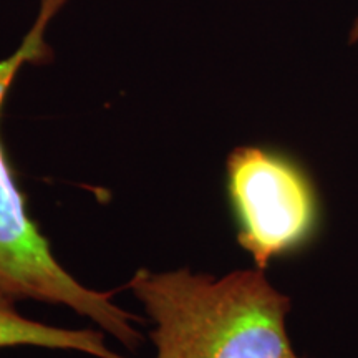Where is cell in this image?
I'll use <instances>...</instances> for the list:
<instances>
[{
	"mask_svg": "<svg viewBox=\"0 0 358 358\" xmlns=\"http://www.w3.org/2000/svg\"><path fill=\"white\" fill-rule=\"evenodd\" d=\"M128 287L153 320L158 358H303L285 329L290 299L262 268L221 279L140 268Z\"/></svg>",
	"mask_w": 358,
	"mask_h": 358,
	"instance_id": "6da1fadb",
	"label": "cell"
},
{
	"mask_svg": "<svg viewBox=\"0 0 358 358\" xmlns=\"http://www.w3.org/2000/svg\"><path fill=\"white\" fill-rule=\"evenodd\" d=\"M50 13L42 12L37 25L27 35L22 47L10 58L0 62V110L10 85L25 62L45 55L43 30ZM0 292L7 297L64 303L80 315L96 322L115 335L124 347L134 350L141 335L134 329L136 320L101 294L80 284L53 257L50 244L29 217L25 201L15 185L10 164L0 141Z\"/></svg>",
	"mask_w": 358,
	"mask_h": 358,
	"instance_id": "7a4b0ae2",
	"label": "cell"
},
{
	"mask_svg": "<svg viewBox=\"0 0 358 358\" xmlns=\"http://www.w3.org/2000/svg\"><path fill=\"white\" fill-rule=\"evenodd\" d=\"M237 241L257 268L307 243L315 231L317 198L299 164L259 146H239L226 161Z\"/></svg>",
	"mask_w": 358,
	"mask_h": 358,
	"instance_id": "3957f363",
	"label": "cell"
},
{
	"mask_svg": "<svg viewBox=\"0 0 358 358\" xmlns=\"http://www.w3.org/2000/svg\"><path fill=\"white\" fill-rule=\"evenodd\" d=\"M20 345L75 350L96 358H124L106 347L103 334L58 329L27 319L17 312L15 301L0 292V348Z\"/></svg>",
	"mask_w": 358,
	"mask_h": 358,
	"instance_id": "277c9868",
	"label": "cell"
},
{
	"mask_svg": "<svg viewBox=\"0 0 358 358\" xmlns=\"http://www.w3.org/2000/svg\"><path fill=\"white\" fill-rule=\"evenodd\" d=\"M348 43L358 45V17L355 20H353V24L350 27V34H348Z\"/></svg>",
	"mask_w": 358,
	"mask_h": 358,
	"instance_id": "5b68a950",
	"label": "cell"
}]
</instances>
